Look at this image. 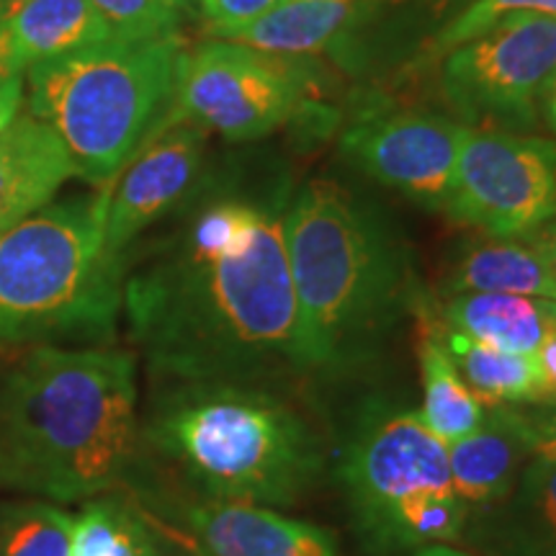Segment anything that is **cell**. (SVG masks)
I'll list each match as a JSON object with an SVG mask.
<instances>
[{"label":"cell","instance_id":"f1b7e54d","mask_svg":"<svg viewBox=\"0 0 556 556\" xmlns=\"http://www.w3.org/2000/svg\"><path fill=\"white\" fill-rule=\"evenodd\" d=\"M433 9L438 18H443V0H358V24H368L371 18H381L387 13Z\"/></svg>","mask_w":556,"mask_h":556},{"label":"cell","instance_id":"4316f807","mask_svg":"<svg viewBox=\"0 0 556 556\" xmlns=\"http://www.w3.org/2000/svg\"><path fill=\"white\" fill-rule=\"evenodd\" d=\"M212 39H222L258 21L278 0H199Z\"/></svg>","mask_w":556,"mask_h":556},{"label":"cell","instance_id":"5bb4252c","mask_svg":"<svg viewBox=\"0 0 556 556\" xmlns=\"http://www.w3.org/2000/svg\"><path fill=\"white\" fill-rule=\"evenodd\" d=\"M462 541L479 556H556V458L533 456L500 503L469 513Z\"/></svg>","mask_w":556,"mask_h":556},{"label":"cell","instance_id":"603a6c76","mask_svg":"<svg viewBox=\"0 0 556 556\" xmlns=\"http://www.w3.org/2000/svg\"><path fill=\"white\" fill-rule=\"evenodd\" d=\"M433 323L458 374L484 407H526L548 402L536 358L479 343L475 338L443 328L435 317Z\"/></svg>","mask_w":556,"mask_h":556},{"label":"cell","instance_id":"4dcf8cb0","mask_svg":"<svg viewBox=\"0 0 556 556\" xmlns=\"http://www.w3.org/2000/svg\"><path fill=\"white\" fill-rule=\"evenodd\" d=\"M536 366L541 371V381H544L548 402H556V328L544 338V343L539 345V351L533 353Z\"/></svg>","mask_w":556,"mask_h":556},{"label":"cell","instance_id":"484cf974","mask_svg":"<svg viewBox=\"0 0 556 556\" xmlns=\"http://www.w3.org/2000/svg\"><path fill=\"white\" fill-rule=\"evenodd\" d=\"M116 39H163L178 34L180 0H88Z\"/></svg>","mask_w":556,"mask_h":556},{"label":"cell","instance_id":"7c38bea8","mask_svg":"<svg viewBox=\"0 0 556 556\" xmlns=\"http://www.w3.org/2000/svg\"><path fill=\"white\" fill-rule=\"evenodd\" d=\"M137 495L176 526L199 556H340L328 528L276 507L199 497L168 484H139Z\"/></svg>","mask_w":556,"mask_h":556},{"label":"cell","instance_id":"44dd1931","mask_svg":"<svg viewBox=\"0 0 556 556\" xmlns=\"http://www.w3.org/2000/svg\"><path fill=\"white\" fill-rule=\"evenodd\" d=\"M356 24L358 0H278L258 21L222 39L296 60L325 52Z\"/></svg>","mask_w":556,"mask_h":556},{"label":"cell","instance_id":"7402d4cb","mask_svg":"<svg viewBox=\"0 0 556 556\" xmlns=\"http://www.w3.org/2000/svg\"><path fill=\"white\" fill-rule=\"evenodd\" d=\"M415 315H420L422 328L420 348H417L422 377V405L415 413L438 441L451 446V443L462 441L471 430L482 426L486 407L458 374L454 358H451L441 336H438L428 296H422V302L417 304Z\"/></svg>","mask_w":556,"mask_h":556},{"label":"cell","instance_id":"ba28073f","mask_svg":"<svg viewBox=\"0 0 556 556\" xmlns=\"http://www.w3.org/2000/svg\"><path fill=\"white\" fill-rule=\"evenodd\" d=\"M438 62L443 99L464 122L531 129L556 73V16L516 13Z\"/></svg>","mask_w":556,"mask_h":556},{"label":"cell","instance_id":"30bf717a","mask_svg":"<svg viewBox=\"0 0 556 556\" xmlns=\"http://www.w3.org/2000/svg\"><path fill=\"white\" fill-rule=\"evenodd\" d=\"M486 238H528L556 214V142L467 127L446 206Z\"/></svg>","mask_w":556,"mask_h":556},{"label":"cell","instance_id":"d590c367","mask_svg":"<svg viewBox=\"0 0 556 556\" xmlns=\"http://www.w3.org/2000/svg\"><path fill=\"white\" fill-rule=\"evenodd\" d=\"M18 3H24V0H0V18L9 16V13L16 9Z\"/></svg>","mask_w":556,"mask_h":556},{"label":"cell","instance_id":"6da1fadb","mask_svg":"<svg viewBox=\"0 0 556 556\" xmlns=\"http://www.w3.org/2000/svg\"><path fill=\"white\" fill-rule=\"evenodd\" d=\"M278 199H212L127 268L122 309L157 381L304 377Z\"/></svg>","mask_w":556,"mask_h":556},{"label":"cell","instance_id":"e575fe53","mask_svg":"<svg viewBox=\"0 0 556 556\" xmlns=\"http://www.w3.org/2000/svg\"><path fill=\"white\" fill-rule=\"evenodd\" d=\"M467 3H471V0H443V21L456 16V13L462 11Z\"/></svg>","mask_w":556,"mask_h":556},{"label":"cell","instance_id":"277c9868","mask_svg":"<svg viewBox=\"0 0 556 556\" xmlns=\"http://www.w3.org/2000/svg\"><path fill=\"white\" fill-rule=\"evenodd\" d=\"M139 454L173 490L212 500L294 507L328 475L309 417L268 384L165 381L139 420Z\"/></svg>","mask_w":556,"mask_h":556},{"label":"cell","instance_id":"ffe728a7","mask_svg":"<svg viewBox=\"0 0 556 556\" xmlns=\"http://www.w3.org/2000/svg\"><path fill=\"white\" fill-rule=\"evenodd\" d=\"M448 294H518L556 302V283L526 238L482 235L458 250L448 266L441 296Z\"/></svg>","mask_w":556,"mask_h":556},{"label":"cell","instance_id":"4fadbf2b","mask_svg":"<svg viewBox=\"0 0 556 556\" xmlns=\"http://www.w3.org/2000/svg\"><path fill=\"white\" fill-rule=\"evenodd\" d=\"M206 129L170 119L106 186L103 245L127 266V250L139 235L189 197L204 163Z\"/></svg>","mask_w":556,"mask_h":556},{"label":"cell","instance_id":"52a82bcc","mask_svg":"<svg viewBox=\"0 0 556 556\" xmlns=\"http://www.w3.org/2000/svg\"><path fill=\"white\" fill-rule=\"evenodd\" d=\"M336 482L366 554H415L464 536L469 507L451 479L448 448L415 409L366 402L338 451Z\"/></svg>","mask_w":556,"mask_h":556},{"label":"cell","instance_id":"d6986e66","mask_svg":"<svg viewBox=\"0 0 556 556\" xmlns=\"http://www.w3.org/2000/svg\"><path fill=\"white\" fill-rule=\"evenodd\" d=\"M178 533V531H176ZM70 556H199L184 536H170L150 507L119 492L90 497L75 518Z\"/></svg>","mask_w":556,"mask_h":556},{"label":"cell","instance_id":"cb8c5ba5","mask_svg":"<svg viewBox=\"0 0 556 556\" xmlns=\"http://www.w3.org/2000/svg\"><path fill=\"white\" fill-rule=\"evenodd\" d=\"M75 518L50 503L0 507V556H70Z\"/></svg>","mask_w":556,"mask_h":556},{"label":"cell","instance_id":"9a60e30c","mask_svg":"<svg viewBox=\"0 0 556 556\" xmlns=\"http://www.w3.org/2000/svg\"><path fill=\"white\" fill-rule=\"evenodd\" d=\"M116 39L88 0H24L0 18V75H21Z\"/></svg>","mask_w":556,"mask_h":556},{"label":"cell","instance_id":"9c48e42d","mask_svg":"<svg viewBox=\"0 0 556 556\" xmlns=\"http://www.w3.org/2000/svg\"><path fill=\"white\" fill-rule=\"evenodd\" d=\"M307 80L294 60L227 39L184 52L170 119H189L232 142L266 137L291 122Z\"/></svg>","mask_w":556,"mask_h":556},{"label":"cell","instance_id":"8992f818","mask_svg":"<svg viewBox=\"0 0 556 556\" xmlns=\"http://www.w3.org/2000/svg\"><path fill=\"white\" fill-rule=\"evenodd\" d=\"M103 219L106 186L50 201L0 235V343L111 336L127 266L106 253Z\"/></svg>","mask_w":556,"mask_h":556},{"label":"cell","instance_id":"e0dca14e","mask_svg":"<svg viewBox=\"0 0 556 556\" xmlns=\"http://www.w3.org/2000/svg\"><path fill=\"white\" fill-rule=\"evenodd\" d=\"M446 448L451 479L469 513L500 503L533 458L518 407H486L482 426Z\"/></svg>","mask_w":556,"mask_h":556},{"label":"cell","instance_id":"ac0fdd59","mask_svg":"<svg viewBox=\"0 0 556 556\" xmlns=\"http://www.w3.org/2000/svg\"><path fill=\"white\" fill-rule=\"evenodd\" d=\"M430 312L443 328L526 356L556 328V302L536 296L448 294L430 299Z\"/></svg>","mask_w":556,"mask_h":556},{"label":"cell","instance_id":"7a4b0ae2","mask_svg":"<svg viewBox=\"0 0 556 556\" xmlns=\"http://www.w3.org/2000/svg\"><path fill=\"white\" fill-rule=\"evenodd\" d=\"M283 240L304 377H353L422 302L409 248L374 201L330 178L291 197Z\"/></svg>","mask_w":556,"mask_h":556},{"label":"cell","instance_id":"8fae6325","mask_svg":"<svg viewBox=\"0 0 556 556\" xmlns=\"http://www.w3.org/2000/svg\"><path fill=\"white\" fill-rule=\"evenodd\" d=\"M464 131V124L430 111H387L353 122L340 150L377 184L446 212Z\"/></svg>","mask_w":556,"mask_h":556},{"label":"cell","instance_id":"83f0119b","mask_svg":"<svg viewBox=\"0 0 556 556\" xmlns=\"http://www.w3.org/2000/svg\"><path fill=\"white\" fill-rule=\"evenodd\" d=\"M523 422L531 435L533 456H554L556 458V402L544 405L518 407Z\"/></svg>","mask_w":556,"mask_h":556},{"label":"cell","instance_id":"5b68a950","mask_svg":"<svg viewBox=\"0 0 556 556\" xmlns=\"http://www.w3.org/2000/svg\"><path fill=\"white\" fill-rule=\"evenodd\" d=\"M184 52L173 34L39 62L24 75L26 106L65 144L75 176L103 189L170 119Z\"/></svg>","mask_w":556,"mask_h":556},{"label":"cell","instance_id":"1f68e13d","mask_svg":"<svg viewBox=\"0 0 556 556\" xmlns=\"http://www.w3.org/2000/svg\"><path fill=\"white\" fill-rule=\"evenodd\" d=\"M526 240L539 250V255L544 258L548 274H552L556 283V214L546 222V225H541L536 232L528 235Z\"/></svg>","mask_w":556,"mask_h":556},{"label":"cell","instance_id":"f546056e","mask_svg":"<svg viewBox=\"0 0 556 556\" xmlns=\"http://www.w3.org/2000/svg\"><path fill=\"white\" fill-rule=\"evenodd\" d=\"M24 101V78L21 75H0V131L18 116Z\"/></svg>","mask_w":556,"mask_h":556},{"label":"cell","instance_id":"d4e9b609","mask_svg":"<svg viewBox=\"0 0 556 556\" xmlns=\"http://www.w3.org/2000/svg\"><path fill=\"white\" fill-rule=\"evenodd\" d=\"M516 13H544L556 16V0H471L456 16L443 21V26L430 37L426 47V60H441L451 50L467 45L495 29L500 21Z\"/></svg>","mask_w":556,"mask_h":556},{"label":"cell","instance_id":"d6a6232c","mask_svg":"<svg viewBox=\"0 0 556 556\" xmlns=\"http://www.w3.org/2000/svg\"><path fill=\"white\" fill-rule=\"evenodd\" d=\"M541 111H544L546 127L556 135V73H554V78L548 80L544 93H541Z\"/></svg>","mask_w":556,"mask_h":556},{"label":"cell","instance_id":"3957f363","mask_svg":"<svg viewBox=\"0 0 556 556\" xmlns=\"http://www.w3.org/2000/svg\"><path fill=\"white\" fill-rule=\"evenodd\" d=\"M139 462L135 356L37 345L0 377V484L70 503L127 484Z\"/></svg>","mask_w":556,"mask_h":556},{"label":"cell","instance_id":"2e32d148","mask_svg":"<svg viewBox=\"0 0 556 556\" xmlns=\"http://www.w3.org/2000/svg\"><path fill=\"white\" fill-rule=\"evenodd\" d=\"M67 178L75 168L60 137L29 111L18 114L0 131V235L50 204Z\"/></svg>","mask_w":556,"mask_h":556},{"label":"cell","instance_id":"836d02e7","mask_svg":"<svg viewBox=\"0 0 556 556\" xmlns=\"http://www.w3.org/2000/svg\"><path fill=\"white\" fill-rule=\"evenodd\" d=\"M413 556H475V554L464 552V548H456L454 544H435V546L420 548V552H415Z\"/></svg>","mask_w":556,"mask_h":556}]
</instances>
